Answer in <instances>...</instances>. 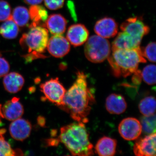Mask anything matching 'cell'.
Returning <instances> with one entry per match:
<instances>
[{
  "mask_svg": "<svg viewBox=\"0 0 156 156\" xmlns=\"http://www.w3.org/2000/svg\"><path fill=\"white\" fill-rule=\"evenodd\" d=\"M76 76L75 82L66 91L62 104L59 107L77 122L86 123L95 97L88 87L86 74L79 71Z\"/></svg>",
  "mask_w": 156,
  "mask_h": 156,
  "instance_id": "obj_1",
  "label": "cell"
},
{
  "mask_svg": "<svg viewBox=\"0 0 156 156\" xmlns=\"http://www.w3.org/2000/svg\"><path fill=\"white\" fill-rule=\"evenodd\" d=\"M82 122L73 123L60 129L59 140L73 156H89L94 154L93 146L89 134Z\"/></svg>",
  "mask_w": 156,
  "mask_h": 156,
  "instance_id": "obj_2",
  "label": "cell"
},
{
  "mask_svg": "<svg viewBox=\"0 0 156 156\" xmlns=\"http://www.w3.org/2000/svg\"><path fill=\"white\" fill-rule=\"evenodd\" d=\"M107 59L117 77H127L138 70L140 63L146 62L140 47L134 49H115Z\"/></svg>",
  "mask_w": 156,
  "mask_h": 156,
  "instance_id": "obj_3",
  "label": "cell"
},
{
  "mask_svg": "<svg viewBox=\"0 0 156 156\" xmlns=\"http://www.w3.org/2000/svg\"><path fill=\"white\" fill-rule=\"evenodd\" d=\"M30 28L28 32L23 34L20 41L21 47L27 50L29 53L24 57L27 61L43 57L45 58L42 53L45 52L49 40L48 29L33 23Z\"/></svg>",
  "mask_w": 156,
  "mask_h": 156,
  "instance_id": "obj_4",
  "label": "cell"
},
{
  "mask_svg": "<svg viewBox=\"0 0 156 156\" xmlns=\"http://www.w3.org/2000/svg\"><path fill=\"white\" fill-rule=\"evenodd\" d=\"M84 53L88 60L93 63H101L110 55L111 48L107 39L97 35H92L86 42Z\"/></svg>",
  "mask_w": 156,
  "mask_h": 156,
  "instance_id": "obj_5",
  "label": "cell"
},
{
  "mask_svg": "<svg viewBox=\"0 0 156 156\" xmlns=\"http://www.w3.org/2000/svg\"><path fill=\"white\" fill-rule=\"evenodd\" d=\"M41 90L49 101L58 107L63 102L66 90L59 82L58 78L51 79L40 86Z\"/></svg>",
  "mask_w": 156,
  "mask_h": 156,
  "instance_id": "obj_6",
  "label": "cell"
},
{
  "mask_svg": "<svg viewBox=\"0 0 156 156\" xmlns=\"http://www.w3.org/2000/svg\"><path fill=\"white\" fill-rule=\"evenodd\" d=\"M120 28L122 31L126 32L140 42L150 32L149 27L144 23L142 17H140L128 18L121 24Z\"/></svg>",
  "mask_w": 156,
  "mask_h": 156,
  "instance_id": "obj_7",
  "label": "cell"
},
{
  "mask_svg": "<svg viewBox=\"0 0 156 156\" xmlns=\"http://www.w3.org/2000/svg\"><path fill=\"white\" fill-rule=\"evenodd\" d=\"M118 129L122 137L128 140L137 139L142 132L140 122L134 118H127L122 120Z\"/></svg>",
  "mask_w": 156,
  "mask_h": 156,
  "instance_id": "obj_8",
  "label": "cell"
},
{
  "mask_svg": "<svg viewBox=\"0 0 156 156\" xmlns=\"http://www.w3.org/2000/svg\"><path fill=\"white\" fill-rule=\"evenodd\" d=\"M47 48L52 56L61 58L69 53L70 45L64 37L61 35H54L48 40Z\"/></svg>",
  "mask_w": 156,
  "mask_h": 156,
  "instance_id": "obj_9",
  "label": "cell"
},
{
  "mask_svg": "<svg viewBox=\"0 0 156 156\" xmlns=\"http://www.w3.org/2000/svg\"><path fill=\"white\" fill-rule=\"evenodd\" d=\"M156 136V133H153L138 140L133 148L134 154L137 156H155Z\"/></svg>",
  "mask_w": 156,
  "mask_h": 156,
  "instance_id": "obj_10",
  "label": "cell"
},
{
  "mask_svg": "<svg viewBox=\"0 0 156 156\" xmlns=\"http://www.w3.org/2000/svg\"><path fill=\"white\" fill-rule=\"evenodd\" d=\"M118 30L117 22L111 17H105L99 20L94 26V31L96 34L105 39L115 36Z\"/></svg>",
  "mask_w": 156,
  "mask_h": 156,
  "instance_id": "obj_11",
  "label": "cell"
},
{
  "mask_svg": "<svg viewBox=\"0 0 156 156\" xmlns=\"http://www.w3.org/2000/svg\"><path fill=\"white\" fill-rule=\"evenodd\" d=\"M89 37V30L85 25L81 23L70 26L66 34V39L72 45L75 47L85 44Z\"/></svg>",
  "mask_w": 156,
  "mask_h": 156,
  "instance_id": "obj_12",
  "label": "cell"
},
{
  "mask_svg": "<svg viewBox=\"0 0 156 156\" xmlns=\"http://www.w3.org/2000/svg\"><path fill=\"white\" fill-rule=\"evenodd\" d=\"M32 127L28 121L23 119H17L11 123L9 126L10 134L14 139L23 141L30 135Z\"/></svg>",
  "mask_w": 156,
  "mask_h": 156,
  "instance_id": "obj_13",
  "label": "cell"
},
{
  "mask_svg": "<svg viewBox=\"0 0 156 156\" xmlns=\"http://www.w3.org/2000/svg\"><path fill=\"white\" fill-rule=\"evenodd\" d=\"M3 118L10 121L19 119L24 112V109L19 98L14 97L6 101L2 108Z\"/></svg>",
  "mask_w": 156,
  "mask_h": 156,
  "instance_id": "obj_14",
  "label": "cell"
},
{
  "mask_svg": "<svg viewBox=\"0 0 156 156\" xmlns=\"http://www.w3.org/2000/svg\"><path fill=\"white\" fill-rule=\"evenodd\" d=\"M105 107L110 113L120 115L126 111L127 105L125 98L122 95L112 94L107 98Z\"/></svg>",
  "mask_w": 156,
  "mask_h": 156,
  "instance_id": "obj_15",
  "label": "cell"
},
{
  "mask_svg": "<svg viewBox=\"0 0 156 156\" xmlns=\"http://www.w3.org/2000/svg\"><path fill=\"white\" fill-rule=\"evenodd\" d=\"M141 42L127 33H119L112 44V50L115 49H134L140 47Z\"/></svg>",
  "mask_w": 156,
  "mask_h": 156,
  "instance_id": "obj_16",
  "label": "cell"
},
{
  "mask_svg": "<svg viewBox=\"0 0 156 156\" xmlns=\"http://www.w3.org/2000/svg\"><path fill=\"white\" fill-rule=\"evenodd\" d=\"M46 25L51 34L61 35L66 30L67 20L60 14H53L48 17Z\"/></svg>",
  "mask_w": 156,
  "mask_h": 156,
  "instance_id": "obj_17",
  "label": "cell"
},
{
  "mask_svg": "<svg viewBox=\"0 0 156 156\" xmlns=\"http://www.w3.org/2000/svg\"><path fill=\"white\" fill-rule=\"evenodd\" d=\"M24 84V79L20 74L11 72L5 76L3 85L6 91L11 93H16L20 91Z\"/></svg>",
  "mask_w": 156,
  "mask_h": 156,
  "instance_id": "obj_18",
  "label": "cell"
},
{
  "mask_svg": "<svg viewBox=\"0 0 156 156\" xmlns=\"http://www.w3.org/2000/svg\"><path fill=\"white\" fill-rule=\"evenodd\" d=\"M117 144L115 139L108 136H103L96 143L95 152L99 156H114L116 153Z\"/></svg>",
  "mask_w": 156,
  "mask_h": 156,
  "instance_id": "obj_19",
  "label": "cell"
},
{
  "mask_svg": "<svg viewBox=\"0 0 156 156\" xmlns=\"http://www.w3.org/2000/svg\"><path fill=\"white\" fill-rule=\"evenodd\" d=\"M0 26V34L1 35L8 39H13L17 37L19 33L18 25L15 23L11 17Z\"/></svg>",
  "mask_w": 156,
  "mask_h": 156,
  "instance_id": "obj_20",
  "label": "cell"
},
{
  "mask_svg": "<svg viewBox=\"0 0 156 156\" xmlns=\"http://www.w3.org/2000/svg\"><path fill=\"white\" fill-rule=\"evenodd\" d=\"M29 12L33 23L35 25H40L48 19V11L43 6L33 5L30 8Z\"/></svg>",
  "mask_w": 156,
  "mask_h": 156,
  "instance_id": "obj_21",
  "label": "cell"
},
{
  "mask_svg": "<svg viewBox=\"0 0 156 156\" xmlns=\"http://www.w3.org/2000/svg\"><path fill=\"white\" fill-rule=\"evenodd\" d=\"M11 17L18 26L23 27L27 25L30 17L28 9L24 6H20L14 9Z\"/></svg>",
  "mask_w": 156,
  "mask_h": 156,
  "instance_id": "obj_22",
  "label": "cell"
},
{
  "mask_svg": "<svg viewBox=\"0 0 156 156\" xmlns=\"http://www.w3.org/2000/svg\"><path fill=\"white\" fill-rule=\"evenodd\" d=\"M140 112L144 116H149L155 114L156 110V100L154 96L144 98L140 102Z\"/></svg>",
  "mask_w": 156,
  "mask_h": 156,
  "instance_id": "obj_23",
  "label": "cell"
},
{
  "mask_svg": "<svg viewBox=\"0 0 156 156\" xmlns=\"http://www.w3.org/2000/svg\"><path fill=\"white\" fill-rule=\"evenodd\" d=\"M142 129L145 134H150L156 133V115L145 116L141 119Z\"/></svg>",
  "mask_w": 156,
  "mask_h": 156,
  "instance_id": "obj_24",
  "label": "cell"
},
{
  "mask_svg": "<svg viewBox=\"0 0 156 156\" xmlns=\"http://www.w3.org/2000/svg\"><path fill=\"white\" fill-rule=\"evenodd\" d=\"M141 74L143 80L147 84L153 85L156 83V66L155 65L147 66L144 68Z\"/></svg>",
  "mask_w": 156,
  "mask_h": 156,
  "instance_id": "obj_25",
  "label": "cell"
},
{
  "mask_svg": "<svg viewBox=\"0 0 156 156\" xmlns=\"http://www.w3.org/2000/svg\"><path fill=\"white\" fill-rule=\"evenodd\" d=\"M4 129L0 130V156H12L16 155V152L13 150L9 143L4 138L5 132Z\"/></svg>",
  "mask_w": 156,
  "mask_h": 156,
  "instance_id": "obj_26",
  "label": "cell"
},
{
  "mask_svg": "<svg viewBox=\"0 0 156 156\" xmlns=\"http://www.w3.org/2000/svg\"><path fill=\"white\" fill-rule=\"evenodd\" d=\"M143 55L151 62H156V43L151 42L144 49H142Z\"/></svg>",
  "mask_w": 156,
  "mask_h": 156,
  "instance_id": "obj_27",
  "label": "cell"
},
{
  "mask_svg": "<svg viewBox=\"0 0 156 156\" xmlns=\"http://www.w3.org/2000/svg\"><path fill=\"white\" fill-rule=\"evenodd\" d=\"M11 6L8 2L0 0V21H5L11 17Z\"/></svg>",
  "mask_w": 156,
  "mask_h": 156,
  "instance_id": "obj_28",
  "label": "cell"
},
{
  "mask_svg": "<svg viewBox=\"0 0 156 156\" xmlns=\"http://www.w3.org/2000/svg\"><path fill=\"white\" fill-rule=\"evenodd\" d=\"M65 0H44L45 6L51 10L61 9L64 5Z\"/></svg>",
  "mask_w": 156,
  "mask_h": 156,
  "instance_id": "obj_29",
  "label": "cell"
},
{
  "mask_svg": "<svg viewBox=\"0 0 156 156\" xmlns=\"http://www.w3.org/2000/svg\"><path fill=\"white\" fill-rule=\"evenodd\" d=\"M10 65L5 58L0 56V77L5 76L9 73Z\"/></svg>",
  "mask_w": 156,
  "mask_h": 156,
  "instance_id": "obj_30",
  "label": "cell"
},
{
  "mask_svg": "<svg viewBox=\"0 0 156 156\" xmlns=\"http://www.w3.org/2000/svg\"><path fill=\"white\" fill-rule=\"evenodd\" d=\"M43 1V0H24V2L31 5H38L41 3Z\"/></svg>",
  "mask_w": 156,
  "mask_h": 156,
  "instance_id": "obj_31",
  "label": "cell"
},
{
  "mask_svg": "<svg viewBox=\"0 0 156 156\" xmlns=\"http://www.w3.org/2000/svg\"><path fill=\"white\" fill-rule=\"evenodd\" d=\"M2 105L0 104V123L1 122V119L2 118H3L2 113Z\"/></svg>",
  "mask_w": 156,
  "mask_h": 156,
  "instance_id": "obj_32",
  "label": "cell"
}]
</instances>
